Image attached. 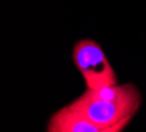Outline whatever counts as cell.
I'll return each mask as SVG.
<instances>
[{
  "mask_svg": "<svg viewBox=\"0 0 146 132\" xmlns=\"http://www.w3.org/2000/svg\"><path fill=\"white\" fill-rule=\"evenodd\" d=\"M142 96L133 83L115 85L100 90L87 88L68 107L80 112L100 127L128 125L141 107Z\"/></svg>",
  "mask_w": 146,
  "mask_h": 132,
  "instance_id": "cell-1",
  "label": "cell"
},
{
  "mask_svg": "<svg viewBox=\"0 0 146 132\" xmlns=\"http://www.w3.org/2000/svg\"><path fill=\"white\" fill-rule=\"evenodd\" d=\"M72 61L90 90L119 85L115 69L96 41L90 38L78 41L72 49Z\"/></svg>",
  "mask_w": 146,
  "mask_h": 132,
  "instance_id": "cell-2",
  "label": "cell"
},
{
  "mask_svg": "<svg viewBox=\"0 0 146 132\" xmlns=\"http://www.w3.org/2000/svg\"><path fill=\"white\" fill-rule=\"evenodd\" d=\"M125 128V124L111 128L100 127L67 105L50 116L46 132H122Z\"/></svg>",
  "mask_w": 146,
  "mask_h": 132,
  "instance_id": "cell-3",
  "label": "cell"
}]
</instances>
